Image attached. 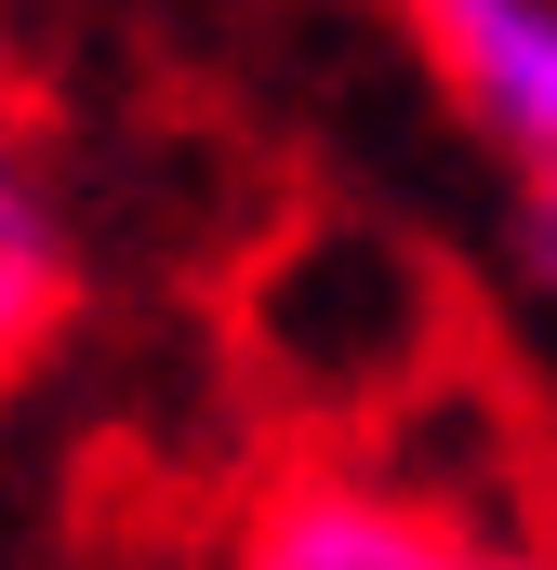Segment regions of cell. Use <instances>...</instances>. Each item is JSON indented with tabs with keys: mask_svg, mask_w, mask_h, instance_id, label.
Returning <instances> with one entry per match:
<instances>
[{
	"mask_svg": "<svg viewBox=\"0 0 557 570\" xmlns=\"http://www.w3.org/2000/svg\"><path fill=\"white\" fill-rule=\"evenodd\" d=\"M478 558H491L478 518L345 451H292L226 531V570H478Z\"/></svg>",
	"mask_w": 557,
	"mask_h": 570,
	"instance_id": "obj_1",
	"label": "cell"
},
{
	"mask_svg": "<svg viewBox=\"0 0 557 570\" xmlns=\"http://www.w3.org/2000/svg\"><path fill=\"white\" fill-rule=\"evenodd\" d=\"M412 27L451 80V107L478 120V146L505 159L518 253L557 292V0H412Z\"/></svg>",
	"mask_w": 557,
	"mask_h": 570,
	"instance_id": "obj_2",
	"label": "cell"
},
{
	"mask_svg": "<svg viewBox=\"0 0 557 570\" xmlns=\"http://www.w3.org/2000/svg\"><path fill=\"white\" fill-rule=\"evenodd\" d=\"M67 292H80V253H67L53 159H40V120L0 94V385L67 332Z\"/></svg>",
	"mask_w": 557,
	"mask_h": 570,
	"instance_id": "obj_3",
	"label": "cell"
},
{
	"mask_svg": "<svg viewBox=\"0 0 557 570\" xmlns=\"http://www.w3.org/2000/svg\"><path fill=\"white\" fill-rule=\"evenodd\" d=\"M478 570H557V544H518V531H491V558Z\"/></svg>",
	"mask_w": 557,
	"mask_h": 570,
	"instance_id": "obj_4",
	"label": "cell"
}]
</instances>
